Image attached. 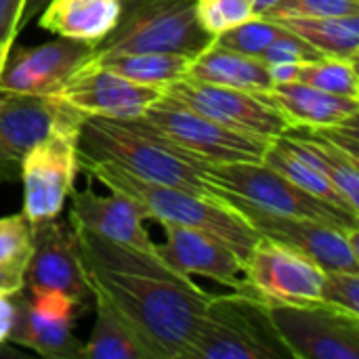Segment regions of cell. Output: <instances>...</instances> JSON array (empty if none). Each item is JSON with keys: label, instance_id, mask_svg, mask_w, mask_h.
Here are the masks:
<instances>
[{"label": "cell", "instance_id": "obj_1", "mask_svg": "<svg viewBox=\"0 0 359 359\" xmlns=\"http://www.w3.org/2000/svg\"><path fill=\"white\" fill-rule=\"evenodd\" d=\"M78 250L93 288L135 328L156 359H183L210 294L156 252L118 244L76 227Z\"/></svg>", "mask_w": 359, "mask_h": 359}, {"label": "cell", "instance_id": "obj_2", "mask_svg": "<svg viewBox=\"0 0 359 359\" xmlns=\"http://www.w3.org/2000/svg\"><path fill=\"white\" fill-rule=\"evenodd\" d=\"M111 164L137 179L210 196L206 164L170 145L139 116L126 120L84 116L78 133V164Z\"/></svg>", "mask_w": 359, "mask_h": 359}, {"label": "cell", "instance_id": "obj_3", "mask_svg": "<svg viewBox=\"0 0 359 359\" xmlns=\"http://www.w3.org/2000/svg\"><path fill=\"white\" fill-rule=\"evenodd\" d=\"M80 168L88 175V179L99 181L109 191H120L133 198L143 208L147 219H154L160 225L172 223L206 231L227 244L242 261L261 238L217 191L210 196H202L181 187L149 183L111 164L82 162Z\"/></svg>", "mask_w": 359, "mask_h": 359}, {"label": "cell", "instance_id": "obj_4", "mask_svg": "<svg viewBox=\"0 0 359 359\" xmlns=\"http://www.w3.org/2000/svg\"><path fill=\"white\" fill-rule=\"evenodd\" d=\"M183 359H292L278 337L267 301L236 288L210 294Z\"/></svg>", "mask_w": 359, "mask_h": 359}, {"label": "cell", "instance_id": "obj_5", "mask_svg": "<svg viewBox=\"0 0 359 359\" xmlns=\"http://www.w3.org/2000/svg\"><path fill=\"white\" fill-rule=\"evenodd\" d=\"M215 42L198 17L196 0H120L116 27L90 57L124 53H177L198 57Z\"/></svg>", "mask_w": 359, "mask_h": 359}, {"label": "cell", "instance_id": "obj_6", "mask_svg": "<svg viewBox=\"0 0 359 359\" xmlns=\"http://www.w3.org/2000/svg\"><path fill=\"white\" fill-rule=\"evenodd\" d=\"M204 177L215 191L273 215L313 219L343 227L359 225V217L307 194L305 189L297 187L292 181H288L284 175L276 172L261 160L206 164Z\"/></svg>", "mask_w": 359, "mask_h": 359}, {"label": "cell", "instance_id": "obj_7", "mask_svg": "<svg viewBox=\"0 0 359 359\" xmlns=\"http://www.w3.org/2000/svg\"><path fill=\"white\" fill-rule=\"evenodd\" d=\"M84 114L76 111L61 120L40 143H36L21 162L19 181L23 183V215L36 225L61 217L78 164V133Z\"/></svg>", "mask_w": 359, "mask_h": 359}, {"label": "cell", "instance_id": "obj_8", "mask_svg": "<svg viewBox=\"0 0 359 359\" xmlns=\"http://www.w3.org/2000/svg\"><path fill=\"white\" fill-rule=\"evenodd\" d=\"M139 118L185 156L204 164L259 162L271 143L227 128L166 95L151 103Z\"/></svg>", "mask_w": 359, "mask_h": 359}, {"label": "cell", "instance_id": "obj_9", "mask_svg": "<svg viewBox=\"0 0 359 359\" xmlns=\"http://www.w3.org/2000/svg\"><path fill=\"white\" fill-rule=\"evenodd\" d=\"M292 359H359V316L328 303H267Z\"/></svg>", "mask_w": 359, "mask_h": 359}, {"label": "cell", "instance_id": "obj_10", "mask_svg": "<svg viewBox=\"0 0 359 359\" xmlns=\"http://www.w3.org/2000/svg\"><path fill=\"white\" fill-rule=\"evenodd\" d=\"M219 196H223L261 238L280 242L305 255L324 271H359L358 227H343L313 219L273 215L257 206L244 204L240 200H233L225 194Z\"/></svg>", "mask_w": 359, "mask_h": 359}, {"label": "cell", "instance_id": "obj_11", "mask_svg": "<svg viewBox=\"0 0 359 359\" xmlns=\"http://www.w3.org/2000/svg\"><path fill=\"white\" fill-rule=\"evenodd\" d=\"M32 257L25 269L27 292H61L74 301L80 313L93 307V286L86 278L76 229L55 217L32 225Z\"/></svg>", "mask_w": 359, "mask_h": 359}, {"label": "cell", "instance_id": "obj_12", "mask_svg": "<svg viewBox=\"0 0 359 359\" xmlns=\"http://www.w3.org/2000/svg\"><path fill=\"white\" fill-rule=\"evenodd\" d=\"M162 95L250 137L273 141L288 130V122L282 118V114L257 93L219 86L185 76L164 86Z\"/></svg>", "mask_w": 359, "mask_h": 359}, {"label": "cell", "instance_id": "obj_13", "mask_svg": "<svg viewBox=\"0 0 359 359\" xmlns=\"http://www.w3.org/2000/svg\"><path fill=\"white\" fill-rule=\"evenodd\" d=\"M322 280L324 269L311 259L280 242L259 238L244 259L238 288H244L267 303L301 305L320 301Z\"/></svg>", "mask_w": 359, "mask_h": 359}, {"label": "cell", "instance_id": "obj_14", "mask_svg": "<svg viewBox=\"0 0 359 359\" xmlns=\"http://www.w3.org/2000/svg\"><path fill=\"white\" fill-rule=\"evenodd\" d=\"M80 309L61 292H17V318L11 345L29 349L42 358L80 359L82 343L74 334Z\"/></svg>", "mask_w": 359, "mask_h": 359}, {"label": "cell", "instance_id": "obj_15", "mask_svg": "<svg viewBox=\"0 0 359 359\" xmlns=\"http://www.w3.org/2000/svg\"><path fill=\"white\" fill-rule=\"evenodd\" d=\"M93 46L67 38L8 50L0 74V93L53 97L90 59Z\"/></svg>", "mask_w": 359, "mask_h": 359}, {"label": "cell", "instance_id": "obj_16", "mask_svg": "<svg viewBox=\"0 0 359 359\" xmlns=\"http://www.w3.org/2000/svg\"><path fill=\"white\" fill-rule=\"evenodd\" d=\"M76 111L57 95L0 93V183L19 181L25 154Z\"/></svg>", "mask_w": 359, "mask_h": 359}, {"label": "cell", "instance_id": "obj_17", "mask_svg": "<svg viewBox=\"0 0 359 359\" xmlns=\"http://www.w3.org/2000/svg\"><path fill=\"white\" fill-rule=\"evenodd\" d=\"M67 105L84 116L126 120L143 116L145 109L162 97L156 86L130 82L105 67L84 63L59 90Z\"/></svg>", "mask_w": 359, "mask_h": 359}, {"label": "cell", "instance_id": "obj_18", "mask_svg": "<svg viewBox=\"0 0 359 359\" xmlns=\"http://www.w3.org/2000/svg\"><path fill=\"white\" fill-rule=\"evenodd\" d=\"M164 244H156L158 257L183 276L210 278L223 286L238 288L244 261L219 238L172 223H162Z\"/></svg>", "mask_w": 359, "mask_h": 359}, {"label": "cell", "instance_id": "obj_19", "mask_svg": "<svg viewBox=\"0 0 359 359\" xmlns=\"http://www.w3.org/2000/svg\"><path fill=\"white\" fill-rule=\"evenodd\" d=\"M69 223L76 227H84L101 238H107L118 244H128L135 248L151 250L156 244L151 242L145 229V212L143 208L128 196L120 191H111L109 196H99L93 187L69 194Z\"/></svg>", "mask_w": 359, "mask_h": 359}, {"label": "cell", "instance_id": "obj_20", "mask_svg": "<svg viewBox=\"0 0 359 359\" xmlns=\"http://www.w3.org/2000/svg\"><path fill=\"white\" fill-rule=\"evenodd\" d=\"M263 97L288 122V130H316L359 116V99L332 95L305 82H276Z\"/></svg>", "mask_w": 359, "mask_h": 359}, {"label": "cell", "instance_id": "obj_21", "mask_svg": "<svg viewBox=\"0 0 359 359\" xmlns=\"http://www.w3.org/2000/svg\"><path fill=\"white\" fill-rule=\"evenodd\" d=\"M120 0H48L38 25L57 38L97 46L118 23Z\"/></svg>", "mask_w": 359, "mask_h": 359}, {"label": "cell", "instance_id": "obj_22", "mask_svg": "<svg viewBox=\"0 0 359 359\" xmlns=\"http://www.w3.org/2000/svg\"><path fill=\"white\" fill-rule=\"evenodd\" d=\"M187 76L257 95L271 90V86L276 84L271 67L261 57L244 55L217 42H212L206 50L191 59Z\"/></svg>", "mask_w": 359, "mask_h": 359}, {"label": "cell", "instance_id": "obj_23", "mask_svg": "<svg viewBox=\"0 0 359 359\" xmlns=\"http://www.w3.org/2000/svg\"><path fill=\"white\" fill-rule=\"evenodd\" d=\"M280 139L299 156L318 166L332 181L349 208L359 215V156L311 130H303V135L286 130Z\"/></svg>", "mask_w": 359, "mask_h": 359}, {"label": "cell", "instance_id": "obj_24", "mask_svg": "<svg viewBox=\"0 0 359 359\" xmlns=\"http://www.w3.org/2000/svg\"><path fill=\"white\" fill-rule=\"evenodd\" d=\"M93 309L95 326L90 339L82 343L80 359H156L135 328L97 288H93Z\"/></svg>", "mask_w": 359, "mask_h": 359}, {"label": "cell", "instance_id": "obj_25", "mask_svg": "<svg viewBox=\"0 0 359 359\" xmlns=\"http://www.w3.org/2000/svg\"><path fill=\"white\" fill-rule=\"evenodd\" d=\"M282 25L301 36L326 57L355 61L359 57V15L337 17H278Z\"/></svg>", "mask_w": 359, "mask_h": 359}, {"label": "cell", "instance_id": "obj_26", "mask_svg": "<svg viewBox=\"0 0 359 359\" xmlns=\"http://www.w3.org/2000/svg\"><path fill=\"white\" fill-rule=\"evenodd\" d=\"M88 63L105 67L130 82L156 86L162 90L170 82H177L187 76L191 59L177 53H124L90 57Z\"/></svg>", "mask_w": 359, "mask_h": 359}, {"label": "cell", "instance_id": "obj_27", "mask_svg": "<svg viewBox=\"0 0 359 359\" xmlns=\"http://www.w3.org/2000/svg\"><path fill=\"white\" fill-rule=\"evenodd\" d=\"M271 76L276 82L297 80V82H305L309 86H316L332 95L359 99V78L355 61L322 55L318 59L303 61V63L273 65Z\"/></svg>", "mask_w": 359, "mask_h": 359}, {"label": "cell", "instance_id": "obj_28", "mask_svg": "<svg viewBox=\"0 0 359 359\" xmlns=\"http://www.w3.org/2000/svg\"><path fill=\"white\" fill-rule=\"evenodd\" d=\"M261 162L267 164L269 168H273L276 172L284 175L288 181H292L297 187L305 189L307 194H311V196H316V198H320V200H324V202H328V204H332V206H337L341 210H347V212L359 217L358 212H353L349 208V204L343 200V196L332 185V181L318 166H313L309 160H305L292 147H288L280 137H276L267 145Z\"/></svg>", "mask_w": 359, "mask_h": 359}, {"label": "cell", "instance_id": "obj_29", "mask_svg": "<svg viewBox=\"0 0 359 359\" xmlns=\"http://www.w3.org/2000/svg\"><path fill=\"white\" fill-rule=\"evenodd\" d=\"M32 223L23 212L0 217V290L19 292L32 257Z\"/></svg>", "mask_w": 359, "mask_h": 359}, {"label": "cell", "instance_id": "obj_30", "mask_svg": "<svg viewBox=\"0 0 359 359\" xmlns=\"http://www.w3.org/2000/svg\"><path fill=\"white\" fill-rule=\"evenodd\" d=\"M288 32L286 25H282L280 21L265 17V15H257L231 29H225L223 34H219L215 38L217 44L227 46L231 50L244 53V55H252V57H261L265 53V48L280 36H284Z\"/></svg>", "mask_w": 359, "mask_h": 359}, {"label": "cell", "instance_id": "obj_31", "mask_svg": "<svg viewBox=\"0 0 359 359\" xmlns=\"http://www.w3.org/2000/svg\"><path fill=\"white\" fill-rule=\"evenodd\" d=\"M202 27L215 38L252 17H257L255 0H196Z\"/></svg>", "mask_w": 359, "mask_h": 359}, {"label": "cell", "instance_id": "obj_32", "mask_svg": "<svg viewBox=\"0 0 359 359\" xmlns=\"http://www.w3.org/2000/svg\"><path fill=\"white\" fill-rule=\"evenodd\" d=\"M359 15V0H278L265 17H337Z\"/></svg>", "mask_w": 359, "mask_h": 359}, {"label": "cell", "instance_id": "obj_33", "mask_svg": "<svg viewBox=\"0 0 359 359\" xmlns=\"http://www.w3.org/2000/svg\"><path fill=\"white\" fill-rule=\"evenodd\" d=\"M320 301L359 316V271H324Z\"/></svg>", "mask_w": 359, "mask_h": 359}, {"label": "cell", "instance_id": "obj_34", "mask_svg": "<svg viewBox=\"0 0 359 359\" xmlns=\"http://www.w3.org/2000/svg\"><path fill=\"white\" fill-rule=\"evenodd\" d=\"M322 57V53H318L313 46H309L301 36H297L294 32H286L284 36L276 38L265 53L261 55V59L273 67V65H290V63H303V61H311Z\"/></svg>", "mask_w": 359, "mask_h": 359}, {"label": "cell", "instance_id": "obj_35", "mask_svg": "<svg viewBox=\"0 0 359 359\" xmlns=\"http://www.w3.org/2000/svg\"><path fill=\"white\" fill-rule=\"evenodd\" d=\"M27 0H0V40L15 44L21 32V15Z\"/></svg>", "mask_w": 359, "mask_h": 359}, {"label": "cell", "instance_id": "obj_36", "mask_svg": "<svg viewBox=\"0 0 359 359\" xmlns=\"http://www.w3.org/2000/svg\"><path fill=\"white\" fill-rule=\"evenodd\" d=\"M17 318V292L0 290V355H17V351L6 349L11 345V332Z\"/></svg>", "mask_w": 359, "mask_h": 359}, {"label": "cell", "instance_id": "obj_37", "mask_svg": "<svg viewBox=\"0 0 359 359\" xmlns=\"http://www.w3.org/2000/svg\"><path fill=\"white\" fill-rule=\"evenodd\" d=\"M46 2L48 0H27L25 2V8H23V15H21V29L40 15V11L46 6Z\"/></svg>", "mask_w": 359, "mask_h": 359}, {"label": "cell", "instance_id": "obj_38", "mask_svg": "<svg viewBox=\"0 0 359 359\" xmlns=\"http://www.w3.org/2000/svg\"><path fill=\"white\" fill-rule=\"evenodd\" d=\"M278 0H255V11L257 15H265Z\"/></svg>", "mask_w": 359, "mask_h": 359}, {"label": "cell", "instance_id": "obj_39", "mask_svg": "<svg viewBox=\"0 0 359 359\" xmlns=\"http://www.w3.org/2000/svg\"><path fill=\"white\" fill-rule=\"evenodd\" d=\"M11 46H13V44H6V42L0 40V74H2V67H4V61H6V57H8Z\"/></svg>", "mask_w": 359, "mask_h": 359}]
</instances>
